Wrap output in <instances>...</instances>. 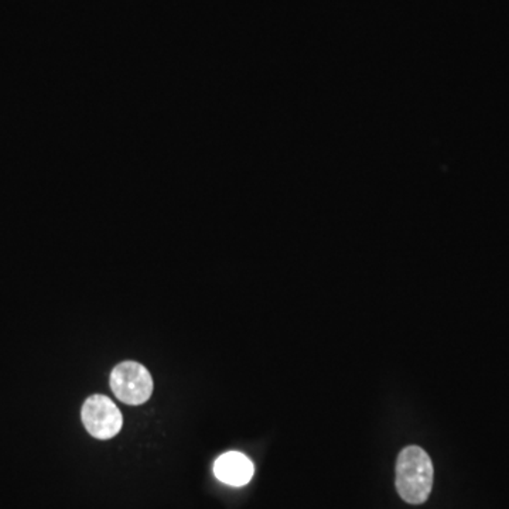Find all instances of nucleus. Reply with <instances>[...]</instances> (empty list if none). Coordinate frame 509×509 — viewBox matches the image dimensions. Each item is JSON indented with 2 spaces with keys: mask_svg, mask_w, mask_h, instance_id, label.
Returning a JSON list of instances; mask_svg holds the SVG:
<instances>
[{
  "mask_svg": "<svg viewBox=\"0 0 509 509\" xmlns=\"http://www.w3.org/2000/svg\"><path fill=\"white\" fill-rule=\"evenodd\" d=\"M433 464L430 457L419 446L405 447L396 462L397 492L404 501L421 505L428 501L433 488Z\"/></svg>",
  "mask_w": 509,
  "mask_h": 509,
  "instance_id": "nucleus-1",
  "label": "nucleus"
},
{
  "mask_svg": "<svg viewBox=\"0 0 509 509\" xmlns=\"http://www.w3.org/2000/svg\"><path fill=\"white\" fill-rule=\"evenodd\" d=\"M111 389L119 401L130 406L149 401L153 392V380L149 371L135 361H125L111 372Z\"/></svg>",
  "mask_w": 509,
  "mask_h": 509,
  "instance_id": "nucleus-2",
  "label": "nucleus"
},
{
  "mask_svg": "<svg viewBox=\"0 0 509 509\" xmlns=\"http://www.w3.org/2000/svg\"><path fill=\"white\" fill-rule=\"evenodd\" d=\"M82 423L89 435L99 440H108L122 429V413L105 395H92L81 411Z\"/></svg>",
  "mask_w": 509,
  "mask_h": 509,
  "instance_id": "nucleus-3",
  "label": "nucleus"
},
{
  "mask_svg": "<svg viewBox=\"0 0 509 509\" xmlns=\"http://www.w3.org/2000/svg\"><path fill=\"white\" fill-rule=\"evenodd\" d=\"M254 471L251 460L242 453H224L214 463L215 477L228 486H246L254 477Z\"/></svg>",
  "mask_w": 509,
  "mask_h": 509,
  "instance_id": "nucleus-4",
  "label": "nucleus"
}]
</instances>
